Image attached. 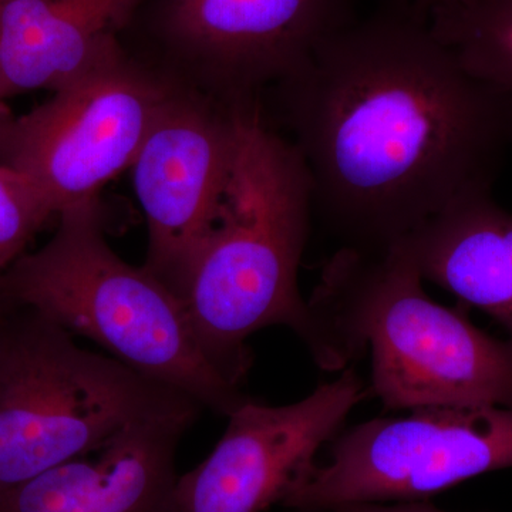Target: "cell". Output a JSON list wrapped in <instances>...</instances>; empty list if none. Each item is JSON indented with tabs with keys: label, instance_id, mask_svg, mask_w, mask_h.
Instances as JSON below:
<instances>
[{
	"label": "cell",
	"instance_id": "cell-1",
	"mask_svg": "<svg viewBox=\"0 0 512 512\" xmlns=\"http://www.w3.org/2000/svg\"><path fill=\"white\" fill-rule=\"evenodd\" d=\"M342 248L384 252L458 201L493 194L512 100L468 72L410 0L333 33L272 87Z\"/></svg>",
	"mask_w": 512,
	"mask_h": 512
},
{
	"label": "cell",
	"instance_id": "cell-2",
	"mask_svg": "<svg viewBox=\"0 0 512 512\" xmlns=\"http://www.w3.org/2000/svg\"><path fill=\"white\" fill-rule=\"evenodd\" d=\"M238 150L220 214L195 258L180 301L205 356L241 387L247 340L288 326L320 369L345 370L299 291V265L315 210L311 177L295 146L266 123L259 103L237 106Z\"/></svg>",
	"mask_w": 512,
	"mask_h": 512
},
{
	"label": "cell",
	"instance_id": "cell-3",
	"mask_svg": "<svg viewBox=\"0 0 512 512\" xmlns=\"http://www.w3.org/2000/svg\"><path fill=\"white\" fill-rule=\"evenodd\" d=\"M424 282L400 248H340L308 302L346 367L370 350V389L389 412L512 409V343L433 301Z\"/></svg>",
	"mask_w": 512,
	"mask_h": 512
},
{
	"label": "cell",
	"instance_id": "cell-4",
	"mask_svg": "<svg viewBox=\"0 0 512 512\" xmlns=\"http://www.w3.org/2000/svg\"><path fill=\"white\" fill-rule=\"evenodd\" d=\"M52 239L0 278V299L28 306L124 365L229 416L248 397L205 356L183 302L104 235L99 200L57 215Z\"/></svg>",
	"mask_w": 512,
	"mask_h": 512
},
{
	"label": "cell",
	"instance_id": "cell-5",
	"mask_svg": "<svg viewBox=\"0 0 512 512\" xmlns=\"http://www.w3.org/2000/svg\"><path fill=\"white\" fill-rule=\"evenodd\" d=\"M0 309V494L92 453L120 431L197 414L190 397L79 348L28 306Z\"/></svg>",
	"mask_w": 512,
	"mask_h": 512
},
{
	"label": "cell",
	"instance_id": "cell-6",
	"mask_svg": "<svg viewBox=\"0 0 512 512\" xmlns=\"http://www.w3.org/2000/svg\"><path fill=\"white\" fill-rule=\"evenodd\" d=\"M168 76L120 43L42 106L0 117V164L25 177L53 215L99 200L181 86Z\"/></svg>",
	"mask_w": 512,
	"mask_h": 512
},
{
	"label": "cell",
	"instance_id": "cell-7",
	"mask_svg": "<svg viewBox=\"0 0 512 512\" xmlns=\"http://www.w3.org/2000/svg\"><path fill=\"white\" fill-rule=\"evenodd\" d=\"M281 505L338 512L353 504L429 500L470 478L512 467V409L423 407L342 430Z\"/></svg>",
	"mask_w": 512,
	"mask_h": 512
},
{
	"label": "cell",
	"instance_id": "cell-8",
	"mask_svg": "<svg viewBox=\"0 0 512 512\" xmlns=\"http://www.w3.org/2000/svg\"><path fill=\"white\" fill-rule=\"evenodd\" d=\"M138 10L171 66L229 106L259 103L356 20L355 0H150Z\"/></svg>",
	"mask_w": 512,
	"mask_h": 512
},
{
	"label": "cell",
	"instance_id": "cell-9",
	"mask_svg": "<svg viewBox=\"0 0 512 512\" xmlns=\"http://www.w3.org/2000/svg\"><path fill=\"white\" fill-rule=\"evenodd\" d=\"M237 150V106L180 86L131 164L147 220L143 266L178 299L220 214Z\"/></svg>",
	"mask_w": 512,
	"mask_h": 512
},
{
	"label": "cell",
	"instance_id": "cell-10",
	"mask_svg": "<svg viewBox=\"0 0 512 512\" xmlns=\"http://www.w3.org/2000/svg\"><path fill=\"white\" fill-rule=\"evenodd\" d=\"M366 396L349 366L301 402L271 407L248 399L227 416L210 456L177 478L175 512H262L281 504Z\"/></svg>",
	"mask_w": 512,
	"mask_h": 512
},
{
	"label": "cell",
	"instance_id": "cell-11",
	"mask_svg": "<svg viewBox=\"0 0 512 512\" xmlns=\"http://www.w3.org/2000/svg\"><path fill=\"white\" fill-rule=\"evenodd\" d=\"M195 419L133 424L92 453L0 494V512H175V450Z\"/></svg>",
	"mask_w": 512,
	"mask_h": 512
},
{
	"label": "cell",
	"instance_id": "cell-12",
	"mask_svg": "<svg viewBox=\"0 0 512 512\" xmlns=\"http://www.w3.org/2000/svg\"><path fill=\"white\" fill-rule=\"evenodd\" d=\"M146 0H5L0 3V117L5 100L60 89L120 45Z\"/></svg>",
	"mask_w": 512,
	"mask_h": 512
},
{
	"label": "cell",
	"instance_id": "cell-13",
	"mask_svg": "<svg viewBox=\"0 0 512 512\" xmlns=\"http://www.w3.org/2000/svg\"><path fill=\"white\" fill-rule=\"evenodd\" d=\"M393 247L424 281L490 315L512 343V212L493 194L458 201Z\"/></svg>",
	"mask_w": 512,
	"mask_h": 512
},
{
	"label": "cell",
	"instance_id": "cell-14",
	"mask_svg": "<svg viewBox=\"0 0 512 512\" xmlns=\"http://www.w3.org/2000/svg\"><path fill=\"white\" fill-rule=\"evenodd\" d=\"M431 32L478 79L512 100V0H478L427 13Z\"/></svg>",
	"mask_w": 512,
	"mask_h": 512
},
{
	"label": "cell",
	"instance_id": "cell-15",
	"mask_svg": "<svg viewBox=\"0 0 512 512\" xmlns=\"http://www.w3.org/2000/svg\"><path fill=\"white\" fill-rule=\"evenodd\" d=\"M52 215L25 177L0 164V278Z\"/></svg>",
	"mask_w": 512,
	"mask_h": 512
},
{
	"label": "cell",
	"instance_id": "cell-16",
	"mask_svg": "<svg viewBox=\"0 0 512 512\" xmlns=\"http://www.w3.org/2000/svg\"><path fill=\"white\" fill-rule=\"evenodd\" d=\"M338 512H446L434 507L427 500L403 501V503L353 504L340 508Z\"/></svg>",
	"mask_w": 512,
	"mask_h": 512
},
{
	"label": "cell",
	"instance_id": "cell-17",
	"mask_svg": "<svg viewBox=\"0 0 512 512\" xmlns=\"http://www.w3.org/2000/svg\"><path fill=\"white\" fill-rule=\"evenodd\" d=\"M421 12L430 13L436 9L454 8V6L470 5L478 0H410Z\"/></svg>",
	"mask_w": 512,
	"mask_h": 512
},
{
	"label": "cell",
	"instance_id": "cell-18",
	"mask_svg": "<svg viewBox=\"0 0 512 512\" xmlns=\"http://www.w3.org/2000/svg\"><path fill=\"white\" fill-rule=\"evenodd\" d=\"M5 2V0H0V3Z\"/></svg>",
	"mask_w": 512,
	"mask_h": 512
}]
</instances>
